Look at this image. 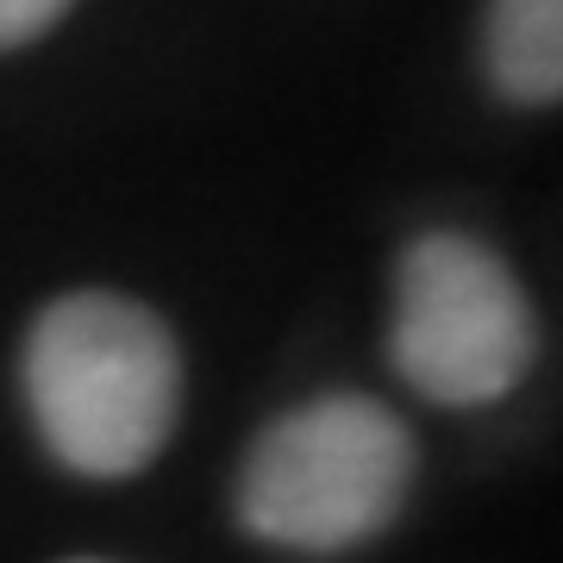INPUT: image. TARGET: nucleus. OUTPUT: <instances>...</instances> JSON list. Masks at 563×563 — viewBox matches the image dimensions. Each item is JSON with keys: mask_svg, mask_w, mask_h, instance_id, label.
I'll return each instance as SVG.
<instances>
[{"mask_svg": "<svg viewBox=\"0 0 563 563\" xmlns=\"http://www.w3.org/2000/svg\"><path fill=\"white\" fill-rule=\"evenodd\" d=\"M25 401L51 457L76 476H139L181 413L176 339L125 295H63L25 339Z\"/></svg>", "mask_w": 563, "mask_h": 563, "instance_id": "obj_1", "label": "nucleus"}, {"mask_svg": "<svg viewBox=\"0 0 563 563\" xmlns=\"http://www.w3.org/2000/svg\"><path fill=\"white\" fill-rule=\"evenodd\" d=\"M413 439L369 395H320L282 413L239 476V520L288 551H351L407 501Z\"/></svg>", "mask_w": 563, "mask_h": 563, "instance_id": "obj_2", "label": "nucleus"}, {"mask_svg": "<svg viewBox=\"0 0 563 563\" xmlns=\"http://www.w3.org/2000/svg\"><path fill=\"white\" fill-rule=\"evenodd\" d=\"M539 325L488 244L463 232H426L395 276V325L388 357L426 401L488 407L532 369Z\"/></svg>", "mask_w": 563, "mask_h": 563, "instance_id": "obj_3", "label": "nucleus"}, {"mask_svg": "<svg viewBox=\"0 0 563 563\" xmlns=\"http://www.w3.org/2000/svg\"><path fill=\"white\" fill-rule=\"evenodd\" d=\"M483 63L507 101L551 107L563 95V0H495Z\"/></svg>", "mask_w": 563, "mask_h": 563, "instance_id": "obj_4", "label": "nucleus"}, {"mask_svg": "<svg viewBox=\"0 0 563 563\" xmlns=\"http://www.w3.org/2000/svg\"><path fill=\"white\" fill-rule=\"evenodd\" d=\"M69 7H76V0H0V51L32 44L38 32H51Z\"/></svg>", "mask_w": 563, "mask_h": 563, "instance_id": "obj_5", "label": "nucleus"}]
</instances>
